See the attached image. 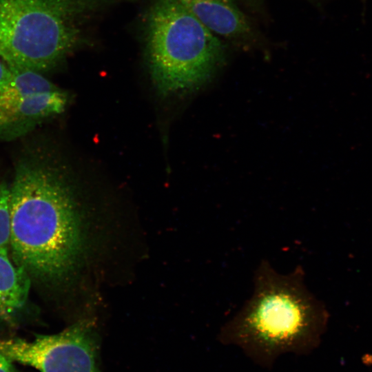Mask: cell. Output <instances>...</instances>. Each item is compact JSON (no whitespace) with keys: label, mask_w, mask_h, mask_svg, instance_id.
<instances>
[{"label":"cell","mask_w":372,"mask_h":372,"mask_svg":"<svg viewBox=\"0 0 372 372\" xmlns=\"http://www.w3.org/2000/svg\"><path fill=\"white\" fill-rule=\"evenodd\" d=\"M14 361L0 352V372H19Z\"/></svg>","instance_id":"cell-11"},{"label":"cell","mask_w":372,"mask_h":372,"mask_svg":"<svg viewBox=\"0 0 372 372\" xmlns=\"http://www.w3.org/2000/svg\"><path fill=\"white\" fill-rule=\"evenodd\" d=\"M114 1L0 0V58L8 65L51 70L89 44L90 24Z\"/></svg>","instance_id":"cell-3"},{"label":"cell","mask_w":372,"mask_h":372,"mask_svg":"<svg viewBox=\"0 0 372 372\" xmlns=\"http://www.w3.org/2000/svg\"><path fill=\"white\" fill-rule=\"evenodd\" d=\"M251 296L221 327V344L238 347L254 363L271 368L282 355H308L318 345L327 313L309 290L303 268L278 272L267 260L254 274Z\"/></svg>","instance_id":"cell-2"},{"label":"cell","mask_w":372,"mask_h":372,"mask_svg":"<svg viewBox=\"0 0 372 372\" xmlns=\"http://www.w3.org/2000/svg\"><path fill=\"white\" fill-rule=\"evenodd\" d=\"M0 352L40 372H101L98 338L85 322L32 341L0 339Z\"/></svg>","instance_id":"cell-5"},{"label":"cell","mask_w":372,"mask_h":372,"mask_svg":"<svg viewBox=\"0 0 372 372\" xmlns=\"http://www.w3.org/2000/svg\"><path fill=\"white\" fill-rule=\"evenodd\" d=\"M215 35L242 47L262 44L263 39L236 0H178Z\"/></svg>","instance_id":"cell-7"},{"label":"cell","mask_w":372,"mask_h":372,"mask_svg":"<svg viewBox=\"0 0 372 372\" xmlns=\"http://www.w3.org/2000/svg\"><path fill=\"white\" fill-rule=\"evenodd\" d=\"M30 288L27 271L0 249V322H12L25 304Z\"/></svg>","instance_id":"cell-8"},{"label":"cell","mask_w":372,"mask_h":372,"mask_svg":"<svg viewBox=\"0 0 372 372\" xmlns=\"http://www.w3.org/2000/svg\"><path fill=\"white\" fill-rule=\"evenodd\" d=\"M10 239V187L0 183V249H8Z\"/></svg>","instance_id":"cell-9"},{"label":"cell","mask_w":372,"mask_h":372,"mask_svg":"<svg viewBox=\"0 0 372 372\" xmlns=\"http://www.w3.org/2000/svg\"><path fill=\"white\" fill-rule=\"evenodd\" d=\"M142 30L146 64L161 95L199 88L225 61L223 42L178 0H150Z\"/></svg>","instance_id":"cell-4"},{"label":"cell","mask_w":372,"mask_h":372,"mask_svg":"<svg viewBox=\"0 0 372 372\" xmlns=\"http://www.w3.org/2000/svg\"><path fill=\"white\" fill-rule=\"evenodd\" d=\"M317 1H321V0H317Z\"/></svg>","instance_id":"cell-12"},{"label":"cell","mask_w":372,"mask_h":372,"mask_svg":"<svg viewBox=\"0 0 372 372\" xmlns=\"http://www.w3.org/2000/svg\"><path fill=\"white\" fill-rule=\"evenodd\" d=\"M68 94L57 90L32 94L0 96V140L25 136L37 125L65 110Z\"/></svg>","instance_id":"cell-6"},{"label":"cell","mask_w":372,"mask_h":372,"mask_svg":"<svg viewBox=\"0 0 372 372\" xmlns=\"http://www.w3.org/2000/svg\"><path fill=\"white\" fill-rule=\"evenodd\" d=\"M12 79V72L8 65L0 60V94L9 86Z\"/></svg>","instance_id":"cell-10"},{"label":"cell","mask_w":372,"mask_h":372,"mask_svg":"<svg viewBox=\"0 0 372 372\" xmlns=\"http://www.w3.org/2000/svg\"><path fill=\"white\" fill-rule=\"evenodd\" d=\"M72 176L44 146L26 149L15 165L10 187V247L14 262L38 278L66 275L81 251Z\"/></svg>","instance_id":"cell-1"}]
</instances>
